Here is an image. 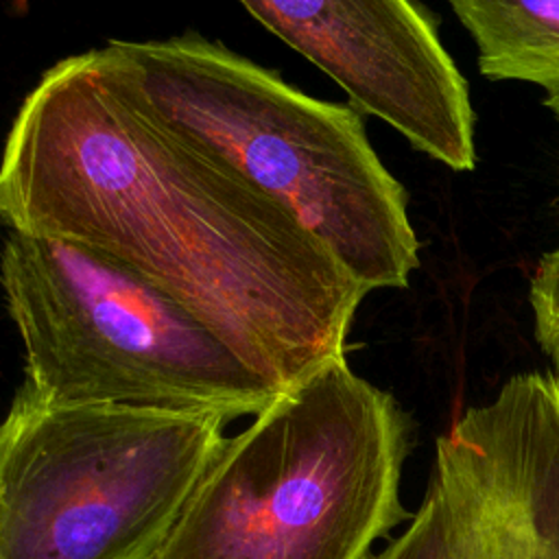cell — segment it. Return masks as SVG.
I'll use <instances>...</instances> for the list:
<instances>
[{
    "label": "cell",
    "mask_w": 559,
    "mask_h": 559,
    "mask_svg": "<svg viewBox=\"0 0 559 559\" xmlns=\"http://www.w3.org/2000/svg\"><path fill=\"white\" fill-rule=\"evenodd\" d=\"M26 395L63 406L260 413L282 389L116 258L9 229L0 266Z\"/></svg>",
    "instance_id": "4"
},
{
    "label": "cell",
    "mask_w": 559,
    "mask_h": 559,
    "mask_svg": "<svg viewBox=\"0 0 559 559\" xmlns=\"http://www.w3.org/2000/svg\"><path fill=\"white\" fill-rule=\"evenodd\" d=\"M332 76L367 114L454 170H472L474 114L465 79L432 17L413 0H238Z\"/></svg>",
    "instance_id": "7"
},
{
    "label": "cell",
    "mask_w": 559,
    "mask_h": 559,
    "mask_svg": "<svg viewBox=\"0 0 559 559\" xmlns=\"http://www.w3.org/2000/svg\"><path fill=\"white\" fill-rule=\"evenodd\" d=\"M411 426L338 356L227 439L155 559H369L408 518Z\"/></svg>",
    "instance_id": "3"
},
{
    "label": "cell",
    "mask_w": 559,
    "mask_h": 559,
    "mask_svg": "<svg viewBox=\"0 0 559 559\" xmlns=\"http://www.w3.org/2000/svg\"><path fill=\"white\" fill-rule=\"evenodd\" d=\"M129 103L227 162L319 238L367 290L419 264L406 190L354 107L312 98L199 33L87 50Z\"/></svg>",
    "instance_id": "2"
},
{
    "label": "cell",
    "mask_w": 559,
    "mask_h": 559,
    "mask_svg": "<svg viewBox=\"0 0 559 559\" xmlns=\"http://www.w3.org/2000/svg\"><path fill=\"white\" fill-rule=\"evenodd\" d=\"M489 79L559 90V0H450Z\"/></svg>",
    "instance_id": "8"
},
{
    "label": "cell",
    "mask_w": 559,
    "mask_h": 559,
    "mask_svg": "<svg viewBox=\"0 0 559 559\" xmlns=\"http://www.w3.org/2000/svg\"><path fill=\"white\" fill-rule=\"evenodd\" d=\"M535 336L542 349L559 358V249L548 253L531 282Z\"/></svg>",
    "instance_id": "9"
},
{
    "label": "cell",
    "mask_w": 559,
    "mask_h": 559,
    "mask_svg": "<svg viewBox=\"0 0 559 559\" xmlns=\"http://www.w3.org/2000/svg\"><path fill=\"white\" fill-rule=\"evenodd\" d=\"M426 496L376 559H559V373H518L437 439Z\"/></svg>",
    "instance_id": "6"
},
{
    "label": "cell",
    "mask_w": 559,
    "mask_h": 559,
    "mask_svg": "<svg viewBox=\"0 0 559 559\" xmlns=\"http://www.w3.org/2000/svg\"><path fill=\"white\" fill-rule=\"evenodd\" d=\"M546 105L555 111V116L559 118V90H555V92H548V96H546Z\"/></svg>",
    "instance_id": "10"
},
{
    "label": "cell",
    "mask_w": 559,
    "mask_h": 559,
    "mask_svg": "<svg viewBox=\"0 0 559 559\" xmlns=\"http://www.w3.org/2000/svg\"><path fill=\"white\" fill-rule=\"evenodd\" d=\"M0 216L116 258L282 391L345 356L369 293L227 162L111 90L87 52L50 66L24 96Z\"/></svg>",
    "instance_id": "1"
},
{
    "label": "cell",
    "mask_w": 559,
    "mask_h": 559,
    "mask_svg": "<svg viewBox=\"0 0 559 559\" xmlns=\"http://www.w3.org/2000/svg\"><path fill=\"white\" fill-rule=\"evenodd\" d=\"M227 421L17 389L0 430V559H155Z\"/></svg>",
    "instance_id": "5"
}]
</instances>
